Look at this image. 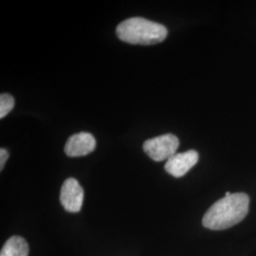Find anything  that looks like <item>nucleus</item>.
<instances>
[{
    "instance_id": "obj_2",
    "label": "nucleus",
    "mask_w": 256,
    "mask_h": 256,
    "mask_svg": "<svg viewBox=\"0 0 256 256\" xmlns=\"http://www.w3.org/2000/svg\"><path fill=\"white\" fill-rule=\"evenodd\" d=\"M117 36L128 44L155 45L165 40L168 30L164 25L142 18H132L120 23Z\"/></svg>"
},
{
    "instance_id": "obj_3",
    "label": "nucleus",
    "mask_w": 256,
    "mask_h": 256,
    "mask_svg": "<svg viewBox=\"0 0 256 256\" xmlns=\"http://www.w3.org/2000/svg\"><path fill=\"white\" fill-rule=\"evenodd\" d=\"M178 146V138L173 134H165L146 140L144 144V150L153 160L164 162L176 154Z\"/></svg>"
},
{
    "instance_id": "obj_4",
    "label": "nucleus",
    "mask_w": 256,
    "mask_h": 256,
    "mask_svg": "<svg viewBox=\"0 0 256 256\" xmlns=\"http://www.w3.org/2000/svg\"><path fill=\"white\" fill-rule=\"evenodd\" d=\"M60 202L64 209L70 212L81 210L84 202V190L80 183L74 178L64 180L60 192Z\"/></svg>"
},
{
    "instance_id": "obj_8",
    "label": "nucleus",
    "mask_w": 256,
    "mask_h": 256,
    "mask_svg": "<svg viewBox=\"0 0 256 256\" xmlns=\"http://www.w3.org/2000/svg\"><path fill=\"white\" fill-rule=\"evenodd\" d=\"M14 106V99L8 93H3L0 96V119L7 116Z\"/></svg>"
},
{
    "instance_id": "obj_5",
    "label": "nucleus",
    "mask_w": 256,
    "mask_h": 256,
    "mask_svg": "<svg viewBox=\"0 0 256 256\" xmlns=\"http://www.w3.org/2000/svg\"><path fill=\"white\" fill-rule=\"evenodd\" d=\"M198 162V153L194 150H189L184 153H176L167 160L164 165L168 174L174 178H182L187 174Z\"/></svg>"
},
{
    "instance_id": "obj_9",
    "label": "nucleus",
    "mask_w": 256,
    "mask_h": 256,
    "mask_svg": "<svg viewBox=\"0 0 256 256\" xmlns=\"http://www.w3.org/2000/svg\"><path fill=\"white\" fill-rule=\"evenodd\" d=\"M8 158H9L8 151L6 149H4V148H1L0 149V170L1 171L3 170V168H4L5 164H6Z\"/></svg>"
},
{
    "instance_id": "obj_7",
    "label": "nucleus",
    "mask_w": 256,
    "mask_h": 256,
    "mask_svg": "<svg viewBox=\"0 0 256 256\" xmlns=\"http://www.w3.org/2000/svg\"><path fill=\"white\" fill-rule=\"evenodd\" d=\"M28 254L27 241L21 236H12L4 244L0 256H28Z\"/></svg>"
},
{
    "instance_id": "obj_1",
    "label": "nucleus",
    "mask_w": 256,
    "mask_h": 256,
    "mask_svg": "<svg viewBox=\"0 0 256 256\" xmlns=\"http://www.w3.org/2000/svg\"><path fill=\"white\" fill-rule=\"evenodd\" d=\"M250 198L245 192L230 194L212 204L203 216L205 228L214 230L228 229L245 218L248 212Z\"/></svg>"
},
{
    "instance_id": "obj_6",
    "label": "nucleus",
    "mask_w": 256,
    "mask_h": 256,
    "mask_svg": "<svg viewBox=\"0 0 256 256\" xmlns=\"http://www.w3.org/2000/svg\"><path fill=\"white\" fill-rule=\"evenodd\" d=\"M96 148V140L90 133L80 132L68 138L64 146V153L68 156H84Z\"/></svg>"
}]
</instances>
